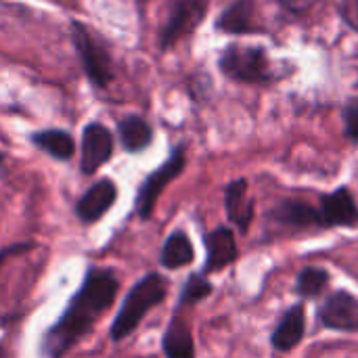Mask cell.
<instances>
[{
	"label": "cell",
	"instance_id": "6da1fadb",
	"mask_svg": "<svg viewBox=\"0 0 358 358\" xmlns=\"http://www.w3.org/2000/svg\"><path fill=\"white\" fill-rule=\"evenodd\" d=\"M117 287L120 283L111 271L92 268L78 294L71 298L63 317L46 334L42 344L44 355L48 358L63 357L82 336H86L113 304Z\"/></svg>",
	"mask_w": 358,
	"mask_h": 358
},
{
	"label": "cell",
	"instance_id": "7a4b0ae2",
	"mask_svg": "<svg viewBox=\"0 0 358 358\" xmlns=\"http://www.w3.org/2000/svg\"><path fill=\"white\" fill-rule=\"evenodd\" d=\"M168 294V283L162 275L157 273H149L147 277H143L126 296L120 315L115 317L113 325H111V340L113 342H122L126 336H130L143 321V317L157 306L159 302H164Z\"/></svg>",
	"mask_w": 358,
	"mask_h": 358
},
{
	"label": "cell",
	"instance_id": "3957f363",
	"mask_svg": "<svg viewBox=\"0 0 358 358\" xmlns=\"http://www.w3.org/2000/svg\"><path fill=\"white\" fill-rule=\"evenodd\" d=\"M220 69L239 82H268L273 80L271 61L260 46H229L220 57Z\"/></svg>",
	"mask_w": 358,
	"mask_h": 358
},
{
	"label": "cell",
	"instance_id": "277c9868",
	"mask_svg": "<svg viewBox=\"0 0 358 358\" xmlns=\"http://www.w3.org/2000/svg\"><path fill=\"white\" fill-rule=\"evenodd\" d=\"M73 42H76L78 55H80V59L84 63V69H86L88 78L96 86H107L111 82V78H113L111 61H109L107 50L80 23H73Z\"/></svg>",
	"mask_w": 358,
	"mask_h": 358
},
{
	"label": "cell",
	"instance_id": "5b68a950",
	"mask_svg": "<svg viewBox=\"0 0 358 358\" xmlns=\"http://www.w3.org/2000/svg\"><path fill=\"white\" fill-rule=\"evenodd\" d=\"M185 168V155L180 149H176L172 153V157L162 166L157 168L143 185H141V191H138V197H136V210H138V216L141 218H149L153 214V208L164 191V187L174 180Z\"/></svg>",
	"mask_w": 358,
	"mask_h": 358
},
{
	"label": "cell",
	"instance_id": "8992f818",
	"mask_svg": "<svg viewBox=\"0 0 358 358\" xmlns=\"http://www.w3.org/2000/svg\"><path fill=\"white\" fill-rule=\"evenodd\" d=\"M206 15V0H176L166 27L162 29V46L168 48L195 29Z\"/></svg>",
	"mask_w": 358,
	"mask_h": 358
},
{
	"label": "cell",
	"instance_id": "52a82bcc",
	"mask_svg": "<svg viewBox=\"0 0 358 358\" xmlns=\"http://www.w3.org/2000/svg\"><path fill=\"white\" fill-rule=\"evenodd\" d=\"M319 319L327 329L358 331V300L350 292H336L319 310Z\"/></svg>",
	"mask_w": 358,
	"mask_h": 358
},
{
	"label": "cell",
	"instance_id": "ba28073f",
	"mask_svg": "<svg viewBox=\"0 0 358 358\" xmlns=\"http://www.w3.org/2000/svg\"><path fill=\"white\" fill-rule=\"evenodd\" d=\"M113 151L111 132L101 124H90L82 136V172L94 174Z\"/></svg>",
	"mask_w": 358,
	"mask_h": 358
},
{
	"label": "cell",
	"instance_id": "9c48e42d",
	"mask_svg": "<svg viewBox=\"0 0 358 358\" xmlns=\"http://www.w3.org/2000/svg\"><path fill=\"white\" fill-rule=\"evenodd\" d=\"M321 227H355L358 222V208L352 193L340 187L331 195L321 199Z\"/></svg>",
	"mask_w": 358,
	"mask_h": 358
},
{
	"label": "cell",
	"instance_id": "30bf717a",
	"mask_svg": "<svg viewBox=\"0 0 358 358\" xmlns=\"http://www.w3.org/2000/svg\"><path fill=\"white\" fill-rule=\"evenodd\" d=\"M115 197H117V189L111 180H101V182L92 185L84 193V197L78 201V208H76L78 218L86 224L96 222L113 206Z\"/></svg>",
	"mask_w": 358,
	"mask_h": 358
},
{
	"label": "cell",
	"instance_id": "8fae6325",
	"mask_svg": "<svg viewBox=\"0 0 358 358\" xmlns=\"http://www.w3.org/2000/svg\"><path fill=\"white\" fill-rule=\"evenodd\" d=\"M224 208H227L229 220L237 224L241 233H248L250 222L254 218V203L248 197V180L243 178L233 180L224 189Z\"/></svg>",
	"mask_w": 358,
	"mask_h": 358
},
{
	"label": "cell",
	"instance_id": "7c38bea8",
	"mask_svg": "<svg viewBox=\"0 0 358 358\" xmlns=\"http://www.w3.org/2000/svg\"><path fill=\"white\" fill-rule=\"evenodd\" d=\"M206 248H208L206 273H214V271H220V268L233 264L237 260V254H239L237 243H235V235L227 227L212 231L206 239Z\"/></svg>",
	"mask_w": 358,
	"mask_h": 358
},
{
	"label": "cell",
	"instance_id": "4fadbf2b",
	"mask_svg": "<svg viewBox=\"0 0 358 358\" xmlns=\"http://www.w3.org/2000/svg\"><path fill=\"white\" fill-rule=\"evenodd\" d=\"M304 329H306L304 306H302V304H296V306H292V308L283 315L281 323H279L277 329L273 331L271 342H273L275 350H279V352H289L292 348H296V346L302 342V338H304Z\"/></svg>",
	"mask_w": 358,
	"mask_h": 358
},
{
	"label": "cell",
	"instance_id": "5bb4252c",
	"mask_svg": "<svg viewBox=\"0 0 358 358\" xmlns=\"http://www.w3.org/2000/svg\"><path fill=\"white\" fill-rule=\"evenodd\" d=\"M164 352L166 358H193L195 357V344L191 329L185 321L174 319L164 336Z\"/></svg>",
	"mask_w": 358,
	"mask_h": 358
},
{
	"label": "cell",
	"instance_id": "9a60e30c",
	"mask_svg": "<svg viewBox=\"0 0 358 358\" xmlns=\"http://www.w3.org/2000/svg\"><path fill=\"white\" fill-rule=\"evenodd\" d=\"M195 258V252H193V245H191V239L176 231L172 233L166 243H164V250H162V264L166 268H180V266H187L191 264Z\"/></svg>",
	"mask_w": 358,
	"mask_h": 358
},
{
	"label": "cell",
	"instance_id": "2e32d148",
	"mask_svg": "<svg viewBox=\"0 0 358 358\" xmlns=\"http://www.w3.org/2000/svg\"><path fill=\"white\" fill-rule=\"evenodd\" d=\"M275 216L289 227H298V229H306L313 224L321 227V214L319 210H315L313 206L304 203V201H283L277 210Z\"/></svg>",
	"mask_w": 358,
	"mask_h": 358
},
{
	"label": "cell",
	"instance_id": "e0dca14e",
	"mask_svg": "<svg viewBox=\"0 0 358 358\" xmlns=\"http://www.w3.org/2000/svg\"><path fill=\"white\" fill-rule=\"evenodd\" d=\"M120 138L128 151H143L151 143V126L136 115L124 117L120 122Z\"/></svg>",
	"mask_w": 358,
	"mask_h": 358
},
{
	"label": "cell",
	"instance_id": "ac0fdd59",
	"mask_svg": "<svg viewBox=\"0 0 358 358\" xmlns=\"http://www.w3.org/2000/svg\"><path fill=\"white\" fill-rule=\"evenodd\" d=\"M254 8H252V2L250 0H239L235 2L233 6H229L220 21H218V27L224 29V31H233V34H241V31H250L254 29Z\"/></svg>",
	"mask_w": 358,
	"mask_h": 358
},
{
	"label": "cell",
	"instance_id": "d6986e66",
	"mask_svg": "<svg viewBox=\"0 0 358 358\" xmlns=\"http://www.w3.org/2000/svg\"><path fill=\"white\" fill-rule=\"evenodd\" d=\"M34 143L57 159H69L73 155V138L63 130H44L34 136Z\"/></svg>",
	"mask_w": 358,
	"mask_h": 358
},
{
	"label": "cell",
	"instance_id": "ffe728a7",
	"mask_svg": "<svg viewBox=\"0 0 358 358\" xmlns=\"http://www.w3.org/2000/svg\"><path fill=\"white\" fill-rule=\"evenodd\" d=\"M327 283H329L327 271H323V268H304V271L298 275L296 292H298L302 298H317V296L325 289Z\"/></svg>",
	"mask_w": 358,
	"mask_h": 358
},
{
	"label": "cell",
	"instance_id": "44dd1931",
	"mask_svg": "<svg viewBox=\"0 0 358 358\" xmlns=\"http://www.w3.org/2000/svg\"><path fill=\"white\" fill-rule=\"evenodd\" d=\"M212 294V283L203 277V275H191L187 285L182 287V296H180V304L189 306L195 304L203 298H208Z\"/></svg>",
	"mask_w": 358,
	"mask_h": 358
},
{
	"label": "cell",
	"instance_id": "7402d4cb",
	"mask_svg": "<svg viewBox=\"0 0 358 358\" xmlns=\"http://www.w3.org/2000/svg\"><path fill=\"white\" fill-rule=\"evenodd\" d=\"M344 128H346V136L358 143V101H350L344 109Z\"/></svg>",
	"mask_w": 358,
	"mask_h": 358
},
{
	"label": "cell",
	"instance_id": "603a6c76",
	"mask_svg": "<svg viewBox=\"0 0 358 358\" xmlns=\"http://www.w3.org/2000/svg\"><path fill=\"white\" fill-rule=\"evenodd\" d=\"M287 8H292V10H306V8H310L315 2H319V0H281Z\"/></svg>",
	"mask_w": 358,
	"mask_h": 358
},
{
	"label": "cell",
	"instance_id": "cb8c5ba5",
	"mask_svg": "<svg viewBox=\"0 0 358 358\" xmlns=\"http://www.w3.org/2000/svg\"><path fill=\"white\" fill-rule=\"evenodd\" d=\"M357 23H358V0H357Z\"/></svg>",
	"mask_w": 358,
	"mask_h": 358
}]
</instances>
